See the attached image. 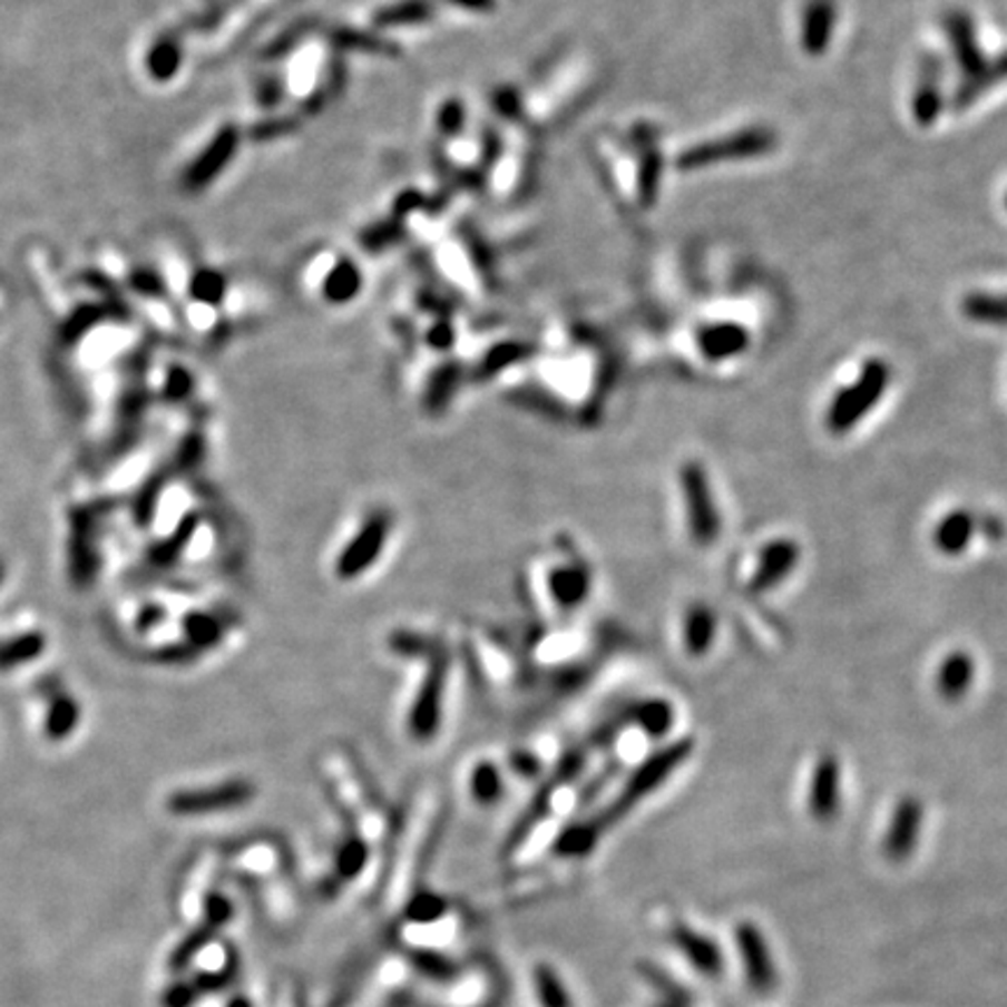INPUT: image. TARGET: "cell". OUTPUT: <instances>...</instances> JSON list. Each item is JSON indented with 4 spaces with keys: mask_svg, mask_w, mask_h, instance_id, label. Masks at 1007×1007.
<instances>
[{
    "mask_svg": "<svg viewBox=\"0 0 1007 1007\" xmlns=\"http://www.w3.org/2000/svg\"><path fill=\"white\" fill-rule=\"evenodd\" d=\"M317 765L326 786L343 800L345 810L358 814L364 828L378 833V828L383 825L381 808H378L375 795L369 791V782L360 770V763L343 749H330L320 753Z\"/></svg>",
    "mask_w": 1007,
    "mask_h": 1007,
    "instance_id": "6",
    "label": "cell"
},
{
    "mask_svg": "<svg viewBox=\"0 0 1007 1007\" xmlns=\"http://www.w3.org/2000/svg\"><path fill=\"white\" fill-rule=\"evenodd\" d=\"M979 530V518L968 509H954L940 518L933 532V544L942 556H961Z\"/></svg>",
    "mask_w": 1007,
    "mask_h": 1007,
    "instance_id": "19",
    "label": "cell"
},
{
    "mask_svg": "<svg viewBox=\"0 0 1007 1007\" xmlns=\"http://www.w3.org/2000/svg\"><path fill=\"white\" fill-rule=\"evenodd\" d=\"M923 830V804L917 795H905L896 802L884 833V853L893 863L908 861L917 851Z\"/></svg>",
    "mask_w": 1007,
    "mask_h": 1007,
    "instance_id": "11",
    "label": "cell"
},
{
    "mask_svg": "<svg viewBox=\"0 0 1007 1007\" xmlns=\"http://www.w3.org/2000/svg\"><path fill=\"white\" fill-rule=\"evenodd\" d=\"M693 749L695 742L691 737H682L672 744L661 746L658 751H653L642 763H637L635 770L629 772L623 782L620 793L607 804V808H602L593 819H588V823L597 830V835H602L609 825L618 823V819L625 817L633 808H637L646 795L658 791L667 782V776H672L691 759Z\"/></svg>",
    "mask_w": 1007,
    "mask_h": 1007,
    "instance_id": "3",
    "label": "cell"
},
{
    "mask_svg": "<svg viewBox=\"0 0 1007 1007\" xmlns=\"http://www.w3.org/2000/svg\"><path fill=\"white\" fill-rule=\"evenodd\" d=\"M527 590H530L541 616H571L588 602L593 593V574L576 550L556 546L550 556H539L527 569Z\"/></svg>",
    "mask_w": 1007,
    "mask_h": 1007,
    "instance_id": "2",
    "label": "cell"
},
{
    "mask_svg": "<svg viewBox=\"0 0 1007 1007\" xmlns=\"http://www.w3.org/2000/svg\"><path fill=\"white\" fill-rule=\"evenodd\" d=\"M718 635L716 612L704 602H693L682 620V639L688 656L702 658L712 651Z\"/></svg>",
    "mask_w": 1007,
    "mask_h": 1007,
    "instance_id": "18",
    "label": "cell"
},
{
    "mask_svg": "<svg viewBox=\"0 0 1007 1007\" xmlns=\"http://www.w3.org/2000/svg\"><path fill=\"white\" fill-rule=\"evenodd\" d=\"M945 29L949 36V45L954 49V57L964 70L961 85L972 82L975 78H979L981 70H985V66H987V59H985V55H981L977 36H975L972 17H968L961 10H954L945 17Z\"/></svg>",
    "mask_w": 1007,
    "mask_h": 1007,
    "instance_id": "15",
    "label": "cell"
},
{
    "mask_svg": "<svg viewBox=\"0 0 1007 1007\" xmlns=\"http://www.w3.org/2000/svg\"><path fill=\"white\" fill-rule=\"evenodd\" d=\"M507 789V768L495 759H478L469 770V795L476 804H495Z\"/></svg>",
    "mask_w": 1007,
    "mask_h": 1007,
    "instance_id": "22",
    "label": "cell"
},
{
    "mask_svg": "<svg viewBox=\"0 0 1007 1007\" xmlns=\"http://www.w3.org/2000/svg\"><path fill=\"white\" fill-rule=\"evenodd\" d=\"M810 814L819 823L833 821L842 808V765L835 753H821L810 776Z\"/></svg>",
    "mask_w": 1007,
    "mask_h": 1007,
    "instance_id": "13",
    "label": "cell"
},
{
    "mask_svg": "<svg viewBox=\"0 0 1007 1007\" xmlns=\"http://www.w3.org/2000/svg\"><path fill=\"white\" fill-rule=\"evenodd\" d=\"M497 633H490L488 627H478L469 635L471 642V656L478 667V674L486 678V684L492 688H509L520 684L522 678V661H518L516 653L495 637Z\"/></svg>",
    "mask_w": 1007,
    "mask_h": 1007,
    "instance_id": "9",
    "label": "cell"
},
{
    "mask_svg": "<svg viewBox=\"0 0 1007 1007\" xmlns=\"http://www.w3.org/2000/svg\"><path fill=\"white\" fill-rule=\"evenodd\" d=\"M635 730L648 740H663L674 725V707L663 697H648L629 704Z\"/></svg>",
    "mask_w": 1007,
    "mask_h": 1007,
    "instance_id": "23",
    "label": "cell"
},
{
    "mask_svg": "<svg viewBox=\"0 0 1007 1007\" xmlns=\"http://www.w3.org/2000/svg\"><path fill=\"white\" fill-rule=\"evenodd\" d=\"M1003 80H1007V52L996 57V59H991V61H987V66H985V70H981L979 78H975L972 82H966V85L959 87V94H956V106H959V108L970 106L979 94H985L987 89H991L994 85H998Z\"/></svg>",
    "mask_w": 1007,
    "mask_h": 1007,
    "instance_id": "24",
    "label": "cell"
},
{
    "mask_svg": "<svg viewBox=\"0 0 1007 1007\" xmlns=\"http://www.w3.org/2000/svg\"><path fill=\"white\" fill-rule=\"evenodd\" d=\"M656 1007H688V1005H674V1003H661V1005H656Z\"/></svg>",
    "mask_w": 1007,
    "mask_h": 1007,
    "instance_id": "27",
    "label": "cell"
},
{
    "mask_svg": "<svg viewBox=\"0 0 1007 1007\" xmlns=\"http://www.w3.org/2000/svg\"><path fill=\"white\" fill-rule=\"evenodd\" d=\"M394 514L390 509H371L358 525V530L345 539L334 556L336 581L352 584L369 574L388 553L394 535Z\"/></svg>",
    "mask_w": 1007,
    "mask_h": 1007,
    "instance_id": "4",
    "label": "cell"
},
{
    "mask_svg": "<svg viewBox=\"0 0 1007 1007\" xmlns=\"http://www.w3.org/2000/svg\"><path fill=\"white\" fill-rule=\"evenodd\" d=\"M800 563V546L791 537L770 539L755 558V567L749 581L751 593H770L782 586Z\"/></svg>",
    "mask_w": 1007,
    "mask_h": 1007,
    "instance_id": "12",
    "label": "cell"
},
{
    "mask_svg": "<svg viewBox=\"0 0 1007 1007\" xmlns=\"http://www.w3.org/2000/svg\"><path fill=\"white\" fill-rule=\"evenodd\" d=\"M669 940L702 977L718 979L723 975L725 961H723V951L716 945V940L702 936L700 930H695L686 923H676L672 928Z\"/></svg>",
    "mask_w": 1007,
    "mask_h": 1007,
    "instance_id": "14",
    "label": "cell"
},
{
    "mask_svg": "<svg viewBox=\"0 0 1007 1007\" xmlns=\"http://www.w3.org/2000/svg\"><path fill=\"white\" fill-rule=\"evenodd\" d=\"M774 145L776 134L772 129H765V126H751V129H742L737 134L721 136L686 149L676 164L682 170H700L723 162L763 157L772 153Z\"/></svg>",
    "mask_w": 1007,
    "mask_h": 1007,
    "instance_id": "8",
    "label": "cell"
},
{
    "mask_svg": "<svg viewBox=\"0 0 1007 1007\" xmlns=\"http://www.w3.org/2000/svg\"><path fill=\"white\" fill-rule=\"evenodd\" d=\"M390 651L399 658L420 663L422 667L407 710V730L415 742H432L443 723L446 691L452 663L450 651L441 639L413 633V629L394 633L390 637Z\"/></svg>",
    "mask_w": 1007,
    "mask_h": 1007,
    "instance_id": "1",
    "label": "cell"
},
{
    "mask_svg": "<svg viewBox=\"0 0 1007 1007\" xmlns=\"http://www.w3.org/2000/svg\"><path fill=\"white\" fill-rule=\"evenodd\" d=\"M697 345L702 350V355L712 362L730 360V358H737L740 352H744L749 348V332L735 322L710 324V326H704V330H700Z\"/></svg>",
    "mask_w": 1007,
    "mask_h": 1007,
    "instance_id": "20",
    "label": "cell"
},
{
    "mask_svg": "<svg viewBox=\"0 0 1007 1007\" xmlns=\"http://www.w3.org/2000/svg\"><path fill=\"white\" fill-rule=\"evenodd\" d=\"M678 488L691 539L702 548L714 546L721 537V511L710 473L697 460H686L678 471Z\"/></svg>",
    "mask_w": 1007,
    "mask_h": 1007,
    "instance_id": "7",
    "label": "cell"
},
{
    "mask_svg": "<svg viewBox=\"0 0 1007 1007\" xmlns=\"http://www.w3.org/2000/svg\"><path fill=\"white\" fill-rule=\"evenodd\" d=\"M835 19H838L835 0H808V3H804L800 23V42L804 47V52L812 57L825 52L835 31Z\"/></svg>",
    "mask_w": 1007,
    "mask_h": 1007,
    "instance_id": "16",
    "label": "cell"
},
{
    "mask_svg": "<svg viewBox=\"0 0 1007 1007\" xmlns=\"http://www.w3.org/2000/svg\"><path fill=\"white\" fill-rule=\"evenodd\" d=\"M964 313L985 324H1007V294H970L964 301Z\"/></svg>",
    "mask_w": 1007,
    "mask_h": 1007,
    "instance_id": "25",
    "label": "cell"
},
{
    "mask_svg": "<svg viewBox=\"0 0 1007 1007\" xmlns=\"http://www.w3.org/2000/svg\"><path fill=\"white\" fill-rule=\"evenodd\" d=\"M975 674H977V665L968 651H964V648L949 651L936 674V688H938L940 697H945L947 702L964 700L975 684Z\"/></svg>",
    "mask_w": 1007,
    "mask_h": 1007,
    "instance_id": "17",
    "label": "cell"
},
{
    "mask_svg": "<svg viewBox=\"0 0 1007 1007\" xmlns=\"http://www.w3.org/2000/svg\"><path fill=\"white\" fill-rule=\"evenodd\" d=\"M642 977L648 981V985H651L653 989H658V994L665 998V1003L688 1005V1007L695 1003V996L682 985V981H676L669 972H665V970L658 968V966L644 964V966H642Z\"/></svg>",
    "mask_w": 1007,
    "mask_h": 1007,
    "instance_id": "26",
    "label": "cell"
},
{
    "mask_svg": "<svg viewBox=\"0 0 1007 1007\" xmlns=\"http://www.w3.org/2000/svg\"><path fill=\"white\" fill-rule=\"evenodd\" d=\"M735 942L749 987L759 996H770L776 989L779 977L770 945L761 933V928L751 921H742L735 928Z\"/></svg>",
    "mask_w": 1007,
    "mask_h": 1007,
    "instance_id": "10",
    "label": "cell"
},
{
    "mask_svg": "<svg viewBox=\"0 0 1007 1007\" xmlns=\"http://www.w3.org/2000/svg\"><path fill=\"white\" fill-rule=\"evenodd\" d=\"M942 108V91H940V61L938 59H926L921 63V72H919V85L915 89V100H912V115L917 119L919 126H930Z\"/></svg>",
    "mask_w": 1007,
    "mask_h": 1007,
    "instance_id": "21",
    "label": "cell"
},
{
    "mask_svg": "<svg viewBox=\"0 0 1007 1007\" xmlns=\"http://www.w3.org/2000/svg\"><path fill=\"white\" fill-rule=\"evenodd\" d=\"M1005 206H1007V196H1005Z\"/></svg>",
    "mask_w": 1007,
    "mask_h": 1007,
    "instance_id": "28",
    "label": "cell"
},
{
    "mask_svg": "<svg viewBox=\"0 0 1007 1007\" xmlns=\"http://www.w3.org/2000/svg\"><path fill=\"white\" fill-rule=\"evenodd\" d=\"M891 381V369L884 360H870L863 364L859 378L842 388L825 411V427L830 434H849L856 424L863 422L870 411L884 397Z\"/></svg>",
    "mask_w": 1007,
    "mask_h": 1007,
    "instance_id": "5",
    "label": "cell"
}]
</instances>
